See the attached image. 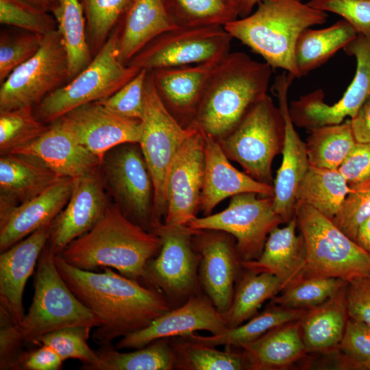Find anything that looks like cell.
Masks as SVG:
<instances>
[{"label": "cell", "mask_w": 370, "mask_h": 370, "mask_svg": "<svg viewBox=\"0 0 370 370\" xmlns=\"http://www.w3.org/2000/svg\"><path fill=\"white\" fill-rule=\"evenodd\" d=\"M247 271L236 286L230 309L223 314L228 329L256 315L265 301L284 289L282 282L275 275Z\"/></svg>", "instance_id": "obj_36"}, {"label": "cell", "mask_w": 370, "mask_h": 370, "mask_svg": "<svg viewBox=\"0 0 370 370\" xmlns=\"http://www.w3.org/2000/svg\"><path fill=\"white\" fill-rule=\"evenodd\" d=\"M101 361L99 370H171L175 358L169 338H161L130 352H121L111 344L96 351Z\"/></svg>", "instance_id": "obj_38"}, {"label": "cell", "mask_w": 370, "mask_h": 370, "mask_svg": "<svg viewBox=\"0 0 370 370\" xmlns=\"http://www.w3.org/2000/svg\"><path fill=\"white\" fill-rule=\"evenodd\" d=\"M57 120L101 162L112 148L140 138V120L121 116L97 101L81 105Z\"/></svg>", "instance_id": "obj_18"}, {"label": "cell", "mask_w": 370, "mask_h": 370, "mask_svg": "<svg viewBox=\"0 0 370 370\" xmlns=\"http://www.w3.org/2000/svg\"><path fill=\"white\" fill-rule=\"evenodd\" d=\"M295 216L306 251L304 276H323L347 282L370 275V254L333 221L312 206L297 201Z\"/></svg>", "instance_id": "obj_5"}, {"label": "cell", "mask_w": 370, "mask_h": 370, "mask_svg": "<svg viewBox=\"0 0 370 370\" xmlns=\"http://www.w3.org/2000/svg\"><path fill=\"white\" fill-rule=\"evenodd\" d=\"M73 178L62 177L34 198L0 217V251L50 224L66 205Z\"/></svg>", "instance_id": "obj_24"}, {"label": "cell", "mask_w": 370, "mask_h": 370, "mask_svg": "<svg viewBox=\"0 0 370 370\" xmlns=\"http://www.w3.org/2000/svg\"><path fill=\"white\" fill-rule=\"evenodd\" d=\"M355 242L366 251L368 250L370 245V216L359 227Z\"/></svg>", "instance_id": "obj_56"}, {"label": "cell", "mask_w": 370, "mask_h": 370, "mask_svg": "<svg viewBox=\"0 0 370 370\" xmlns=\"http://www.w3.org/2000/svg\"><path fill=\"white\" fill-rule=\"evenodd\" d=\"M307 310L286 308L271 303L268 308L247 320V322L235 328H229L223 333L210 336H201L192 333L180 338L212 347L223 345L225 348H241L275 328L299 320Z\"/></svg>", "instance_id": "obj_33"}, {"label": "cell", "mask_w": 370, "mask_h": 370, "mask_svg": "<svg viewBox=\"0 0 370 370\" xmlns=\"http://www.w3.org/2000/svg\"><path fill=\"white\" fill-rule=\"evenodd\" d=\"M121 19L119 59L125 65L156 36L178 27L164 0H132Z\"/></svg>", "instance_id": "obj_29"}, {"label": "cell", "mask_w": 370, "mask_h": 370, "mask_svg": "<svg viewBox=\"0 0 370 370\" xmlns=\"http://www.w3.org/2000/svg\"><path fill=\"white\" fill-rule=\"evenodd\" d=\"M204 137L205 169L200 210L204 216L212 214L222 201L237 194L256 193L263 196H273V186L257 181L236 169L217 140L206 135Z\"/></svg>", "instance_id": "obj_26"}, {"label": "cell", "mask_w": 370, "mask_h": 370, "mask_svg": "<svg viewBox=\"0 0 370 370\" xmlns=\"http://www.w3.org/2000/svg\"><path fill=\"white\" fill-rule=\"evenodd\" d=\"M345 19L323 29L307 28L299 36L294 58L301 77L321 66L357 36Z\"/></svg>", "instance_id": "obj_32"}, {"label": "cell", "mask_w": 370, "mask_h": 370, "mask_svg": "<svg viewBox=\"0 0 370 370\" xmlns=\"http://www.w3.org/2000/svg\"><path fill=\"white\" fill-rule=\"evenodd\" d=\"M338 170L352 189L370 184V143H356Z\"/></svg>", "instance_id": "obj_52"}, {"label": "cell", "mask_w": 370, "mask_h": 370, "mask_svg": "<svg viewBox=\"0 0 370 370\" xmlns=\"http://www.w3.org/2000/svg\"><path fill=\"white\" fill-rule=\"evenodd\" d=\"M51 12L66 53L69 77L72 79L93 59L86 40L83 4L79 0H58Z\"/></svg>", "instance_id": "obj_34"}, {"label": "cell", "mask_w": 370, "mask_h": 370, "mask_svg": "<svg viewBox=\"0 0 370 370\" xmlns=\"http://www.w3.org/2000/svg\"><path fill=\"white\" fill-rule=\"evenodd\" d=\"M55 262L70 290L101 321L92 334L93 341L99 346L146 328L171 309L160 291L110 268L99 273L82 270L60 255L55 256Z\"/></svg>", "instance_id": "obj_1"}, {"label": "cell", "mask_w": 370, "mask_h": 370, "mask_svg": "<svg viewBox=\"0 0 370 370\" xmlns=\"http://www.w3.org/2000/svg\"><path fill=\"white\" fill-rule=\"evenodd\" d=\"M44 35L28 32L0 38V82L17 67L33 57L40 49Z\"/></svg>", "instance_id": "obj_47"}, {"label": "cell", "mask_w": 370, "mask_h": 370, "mask_svg": "<svg viewBox=\"0 0 370 370\" xmlns=\"http://www.w3.org/2000/svg\"><path fill=\"white\" fill-rule=\"evenodd\" d=\"M347 282L336 278L304 276L274 296L271 303L294 309L317 307L336 294Z\"/></svg>", "instance_id": "obj_41"}, {"label": "cell", "mask_w": 370, "mask_h": 370, "mask_svg": "<svg viewBox=\"0 0 370 370\" xmlns=\"http://www.w3.org/2000/svg\"><path fill=\"white\" fill-rule=\"evenodd\" d=\"M154 232L161 247L147 264L142 280L164 294L169 304L184 302L198 294L199 256L193 241L195 230L188 225L161 223Z\"/></svg>", "instance_id": "obj_11"}, {"label": "cell", "mask_w": 370, "mask_h": 370, "mask_svg": "<svg viewBox=\"0 0 370 370\" xmlns=\"http://www.w3.org/2000/svg\"><path fill=\"white\" fill-rule=\"evenodd\" d=\"M0 22L41 35L57 29L53 16L25 0H0Z\"/></svg>", "instance_id": "obj_45"}, {"label": "cell", "mask_w": 370, "mask_h": 370, "mask_svg": "<svg viewBox=\"0 0 370 370\" xmlns=\"http://www.w3.org/2000/svg\"><path fill=\"white\" fill-rule=\"evenodd\" d=\"M132 0H82L92 52L97 53L118 25Z\"/></svg>", "instance_id": "obj_44"}, {"label": "cell", "mask_w": 370, "mask_h": 370, "mask_svg": "<svg viewBox=\"0 0 370 370\" xmlns=\"http://www.w3.org/2000/svg\"><path fill=\"white\" fill-rule=\"evenodd\" d=\"M219 61L151 70L160 98L184 127L190 126L208 80Z\"/></svg>", "instance_id": "obj_23"}, {"label": "cell", "mask_w": 370, "mask_h": 370, "mask_svg": "<svg viewBox=\"0 0 370 370\" xmlns=\"http://www.w3.org/2000/svg\"><path fill=\"white\" fill-rule=\"evenodd\" d=\"M66 79L67 56L56 29L44 35L37 53L1 84L0 112L38 105Z\"/></svg>", "instance_id": "obj_14"}, {"label": "cell", "mask_w": 370, "mask_h": 370, "mask_svg": "<svg viewBox=\"0 0 370 370\" xmlns=\"http://www.w3.org/2000/svg\"><path fill=\"white\" fill-rule=\"evenodd\" d=\"M51 223L1 253L0 308L16 325L21 323L25 314L23 305L24 289L48 243Z\"/></svg>", "instance_id": "obj_22"}, {"label": "cell", "mask_w": 370, "mask_h": 370, "mask_svg": "<svg viewBox=\"0 0 370 370\" xmlns=\"http://www.w3.org/2000/svg\"><path fill=\"white\" fill-rule=\"evenodd\" d=\"M350 123L356 143H370V95L350 119Z\"/></svg>", "instance_id": "obj_55"}, {"label": "cell", "mask_w": 370, "mask_h": 370, "mask_svg": "<svg viewBox=\"0 0 370 370\" xmlns=\"http://www.w3.org/2000/svg\"><path fill=\"white\" fill-rule=\"evenodd\" d=\"M9 153L38 158L60 177L75 178L99 169L101 160L79 144L58 121L32 141Z\"/></svg>", "instance_id": "obj_25"}, {"label": "cell", "mask_w": 370, "mask_h": 370, "mask_svg": "<svg viewBox=\"0 0 370 370\" xmlns=\"http://www.w3.org/2000/svg\"><path fill=\"white\" fill-rule=\"evenodd\" d=\"M258 195L256 193L235 195L223 210L196 217L187 225L193 230H214L230 234L236 240L241 262L256 260L271 231L284 223L273 209V197Z\"/></svg>", "instance_id": "obj_12"}, {"label": "cell", "mask_w": 370, "mask_h": 370, "mask_svg": "<svg viewBox=\"0 0 370 370\" xmlns=\"http://www.w3.org/2000/svg\"><path fill=\"white\" fill-rule=\"evenodd\" d=\"M355 58L356 73L342 97L333 105L324 101V93L317 89L291 103L289 113L294 124L309 130L342 123L353 118L370 95V39L358 34L343 49Z\"/></svg>", "instance_id": "obj_15"}, {"label": "cell", "mask_w": 370, "mask_h": 370, "mask_svg": "<svg viewBox=\"0 0 370 370\" xmlns=\"http://www.w3.org/2000/svg\"><path fill=\"white\" fill-rule=\"evenodd\" d=\"M64 360L52 348L45 345L26 352L22 369L25 370H58L62 367Z\"/></svg>", "instance_id": "obj_54"}, {"label": "cell", "mask_w": 370, "mask_h": 370, "mask_svg": "<svg viewBox=\"0 0 370 370\" xmlns=\"http://www.w3.org/2000/svg\"><path fill=\"white\" fill-rule=\"evenodd\" d=\"M107 193L99 169L73 178L70 198L51 223L47 243L54 255L96 224L110 203Z\"/></svg>", "instance_id": "obj_21"}, {"label": "cell", "mask_w": 370, "mask_h": 370, "mask_svg": "<svg viewBox=\"0 0 370 370\" xmlns=\"http://www.w3.org/2000/svg\"><path fill=\"white\" fill-rule=\"evenodd\" d=\"M256 6L248 16L226 24L225 29L272 69L301 77L294 58L297 40L304 29L325 23L327 12L301 0H260Z\"/></svg>", "instance_id": "obj_4"}, {"label": "cell", "mask_w": 370, "mask_h": 370, "mask_svg": "<svg viewBox=\"0 0 370 370\" xmlns=\"http://www.w3.org/2000/svg\"><path fill=\"white\" fill-rule=\"evenodd\" d=\"M346 303L349 318L370 325V275L347 283Z\"/></svg>", "instance_id": "obj_53"}, {"label": "cell", "mask_w": 370, "mask_h": 370, "mask_svg": "<svg viewBox=\"0 0 370 370\" xmlns=\"http://www.w3.org/2000/svg\"><path fill=\"white\" fill-rule=\"evenodd\" d=\"M160 247V238L154 232L130 221L110 202L96 224L58 255L70 265L82 270L114 269L140 282L147 263Z\"/></svg>", "instance_id": "obj_3"}, {"label": "cell", "mask_w": 370, "mask_h": 370, "mask_svg": "<svg viewBox=\"0 0 370 370\" xmlns=\"http://www.w3.org/2000/svg\"><path fill=\"white\" fill-rule=\"evenodd\" d=\"M193 241L199 256V286L223 314L231 306L242 267L236 241L230 234L214 230H195Z\"/></svg>", "instance_id": "obj_17"}, {"label": "cell", "mask_w": 370, "mask_h": 370, "mask_svg": "<svg viewBox=\"0 0 370 370\" xmlns=\"http://www.w3.org/2000/svg\"><path fill=\"white\" fill-rule=\"evenodd\" d=\"M60 177L31 156L7 153L0 158V217L38 196Z\"/></svg>", "instance_id": "obj_27"}, {"label": "cell", "mask_w": 370, "mask_h": 370, "mask_svg": "<svg viewBox=\"0 0 370 370\" xmlns=\"http://www.w3.org/2000/svg\"><path fill=\"white\" fill-rule=\"evenodd\" d=\"M352 190L338 169L310 166L298 184L295 197L332 220Z\"/></svg>", "instance_id": "obj_35"}, {"label": "cell", "mask_w": 370, "mask_h": 370, "mask_svg": "<svg viewBox=\"0 0 370 370\" xmlns=\"http://www.w3.org/2000/svg\"><path fill=\"white\" fill-rule=\"evenodd\" d=\"M120 31L118 23L92 62L69 83L42 100L36 115L39 120L51 123L81 105L108 98L140 72L119 59Z\"/></svg>", "instance_id": "obj_7"}, {"label": "cell", "mask_w": 370, "mask_h": 370, "mask_svg": "<svg viewBox=\"0 0 370 370\" xmlns=\"http://www.w3.org/2000/svg\"><path fill=\"white\" fill-rule=\"evenodd\" d=\"M25 1L47 12L56 5L58 0H25Z\"/></svg>", "instance_id": "obj_58"}, {"label": "cell", "mask_w": 370, "mask_h": 370, "mask_svg": "<svg viewBox=\"0 0 370 370\" xmlns=\"http://www.w3.org/2000/svg\"><path fill=\"white\" fill-rule=\"evenodd\" d=\"M284 120L279 107L265 95L247 112L238 125L218 141L230 160L238 162L245 173L273 186L271 165L282 153Z\"/></svg>", "instance_id": "obj_8"}, {"label": "cell", "mask_w": 370, "mask_h": 370, "mask_svg": "<svg viewBox=\"0 0 370 370\" xmlns=\"http://www.w3.org/2000/svg\"><path fill=\"white\" fill-rule=\"evenodd\" d=\"M25 344L18 325L5 310L0 308V369H22Z\"/></svg>", "instance_id": "obj_51"}, {"label": "cell", "mask_w": 370, "mask_h": 370, "mask_svg": "<svg viewBox=\"0 0 370 370\" xmlns=\"http://www.w3.org/2000/svg\"><path fill=\"white\" fill-rule=\"evenodd\" d=\"M164 3L180 27H224L239 18L240 0H164Z\"/></svg>", "instance_id": "obj_39"}, {"label": "cell", "mask_w": 370, "mask_h": 370, "mask_svg": "<svg viewBox=\"0 0 370 370\" xmlns=\"http://www.w3.org/2000/svg\"><path fill=\"white\" fill-rule=\"evenodd\" d=\"M370 216V184L353 189L332 219L347 236L355 241L360 225Z\"/></svg>", "instance_id": "obj_49"}, {"label": "cell", "mask_w": 370, "mask_h": 370, "mask_svg": "<svg viewBox=\"0 0 370 370\" xmlns=\"http://www.w3.org/2000/svg\"><path fill=\"white\" fill-rule=\"evenodd\" d=\"M336 349L340 351L343 366L370 369V325L349 317Z\"/></svg>", "instance_id": "obj_46"}, {"label": "cell", "mask_w": 370, "mask_h": 370, "mask_svg": "<svg viewBox=\"0 0 370 370\" xmlns=\"http://www.w3.org/2000/svg\"><path fill=\"white\" fill-rule=\"evenodd\" d=\"M204 135L194 129L175 156L166 181L163 223L187 225L197 217L204 179Z\"/></svg>", "instance_id": "obj_16"}, {"label": "cell", "mask_w": 370, "mask_h": 370, "mask_svg": "<svg viewBox=\"0 0 370 370\" xmlns=\"http://www.w3.org/2000/svg\"><path fill=\"white\" fill-rule=\"evenodd\" d=\"M294 78L286 71L275 77L273 85L284 117L285 130L281 153L282 160L273 181V204L274 210L284 223H288L295 216L297 188L310 166L306 143L301 140L294 128L288 106V90Z\"/></svg>", "instance_id": "obj_20"}, {"label": "cell", "mask_w": 370, "mask_h": 370, "mask_svg": "<svg viewBox=\"0 0 370 370\" xmlns=\"http://www.w3.org/2000/svg\"><path fill=\"white\" fill-rule=\"evenodd\" d=\"M99 174L108 194L123 214L134 223L153 232L154 186L138 143L119 145L103 156Z\"/></svg>", "instance_id": "obj_10"}, {"label": "cell", "mask_w": 370, "mask_h": 370, "mask_svg": "<svg viewBox=\"0 0 370 370\" xmlns=\"http://www.w3.org/2000/svg\"><path fill=\"white\" fill-rule=\"evenodd\" d=\"M48 126L37 118L32 106L0 112L1 154L32 141L45 132Z\"/></svg>", "instance_id": "obj_43"}, {"label": "cell", "mask_w": 370, "mask_h": 370, "mask_svg": "<svg viewBox=\"0 0 370 370\" xmlns=\"http://www.w3.org/2000/svg\"><path fill=\"white\" fill-rule=\"evenodd\" d=\"M144 112L138 141L154 186V217L156 225L166 212V181L178 150L193 128H185L168 111L156 90L153 73L147 70L143 91Z\"/></svg>", "instance_id": "obj_9"}, {"label": "cell", "mask_w": 370, "mask_h": 370, "mask_svg": "<svg viewBox=\"0 0 370 370\" xmlns=\"http://www.w3.org/2000/svg\"><path fill=\"white\" fill-rule=\"evenodd\" d=\"M367 251H368V252L369 253V254H370V245H369V249H368Z\"/></svg>", "instance_id": "obj_59"}, {"label": "cell", "mask_w": 370, "mask_h": 370, "mask_svg": "<svg viewBox=\"0 0 370 370\" xmlns=\"http://www.w3.org/2000/svg\"><path fill=\"white\" fill-rule=\"evenodd\" d=\"M260 0H240L239 18H243L251 13Z\"/></svg>", "instance_id": "obj_57"}, {"label": "cell", "mask_w": 370, "mask_h": 370, "mask_svg": "<svg viewBox=\"0 0 370 370\" xmlns=\"http://www.w3.org/2000/svg\"><path fill=\"white\" fill-rule=\"evenodd\" d=\"M356 143L350 119L339 124L312 128L306 142L310 166L338 169Z\"/></svg>", "instance_id": "obj_37"}, {"label": "cell", "mask_w": 370, "mask_h": 370, "mask_svg": "<svg viewBox=\"0 0 370 370\" xmlns=\"http://www.w3.org/2000/svg\"><path fill=\"white\" fill-rule=\"evenodd\" d=\"M227 329L223 314L207 296L198 293L162 314L146 328L122 337L116 349H136L161 338L182 337L202 330L215 335Z\"/></svg>", "instance_id": "obj_19"}, {"label": "cell", "mask_w": 370, "mask_h": 370, "mask_svg": "<svg viewBox=\"0 0 370 370\" xmlns=\"http://www.w3.org/2000/svg\"><path fill=\"white\" fill-rule=\"evenodd\" d=\"M241 348L249 369L254 370L283 369L307 353L299 320L275 328Z\"/></svg>", "instance_id": "obj_30"}, {"label": "cell", "mask_w": 370, "mask_h": 370, "mask_svg": "<svg viewBox=\"0 0 370 370\" xmlns=\"http://www.w3.org/2000/svg\"><path fill=\"white\" fill-rule=\"evenodd\" d=\"M307 4L341 16L358 34L370 39V0H309Z\"/></svg>", "instance_id": "obj_50"}, {"label": "cell", "mask_w": 370, "mask_h": 370, "mask_svg": "<svg viewBox=\"0 0 370 370\" xmlns=\"http://www.w3.org/2000/svg\"><path fill=\"white\" fill-rule=\"evenodd\" d=\"M283 227L273 229L256 260L241 262L242 268L254 272H268L280 279L284 288L304 277L306 251L303 236L296 234L294 216Z\"/></svg>", "instance_id": "obj_28"}, {"label": "cell", "mask_w": 370, "mask_h": 370, "mask_svg": "<svg viewBox=\"0 0 370 370\" xmlns=\"http://www.w3.org/2000/svg\"><path fill=\"white\" fill-rule=\"evenodd\" d=\"M91 329L89 326L62 328L39 336L32 344L50 347L64 361L77 359L83 363V369L99 370L101 361L88 344Z\"/></svg>", "instance_id": "obj_42"}, {"label": "cell", "mask_w": 370, "mask_h": 370, "mask_svg": "<svg viewBox=\"0 0 370 370\" xmlns=\"http://www.w3.org/2000/svg\"><path fill=\"white\" fill-rule=\"evenodd\" d=\"M147 72V70L141 69L116 92L97 102L121 116L141 120L144 112L143 91Z\"/></svg>", "instance_id": "obj_48"}, {"label": "cell", "mask_w": 370, "mask_h": 370, "mask_svg": "<svg viewBox=\"0 0 370 370\" xmlns=\"http://www.w3.org/2000/svg\"><path fill=\"white\" fill-rule=\"evenodd\" d=\"M346 285L324 303L308 309L299 320L307 352H328L338 346L349 318Z\"/></svg>", "instance_id": "obj_31"}, {"label": "cell", "mask_w": 370, "mask_h": 370, "mask_svg": "<svg viewBox=\"0 0 370 370\" xmlns=\"http://www.w3.org/2000/svg\"><path fill=\"white\" fill-rule=\"evenodd\" d=\"M175 369L184 370H243L249 369L243 352L231 348L221 351L216 347L190 342L181 338L172 344Z\"/></svg>", "instance_id": "obj_40"}, {"label": "cell", "mask_w": 370, "mask_h": 370, "mask_svg": "<svg viewBox=\"0 0 370 370\" xmlns=\"http://www.w3.org/2000/svg\"><path fill=\"white\" fill-rule=\"evenodd\" d=\"M232 39L221 26L178 27L156 36L127 65L154 70L219 61L230 53Z\"/></svg>", "instance_id": "obj_13"}, {"label": "cell", "mask_w": 370, "mask_h": 370, "mask_svg": "<svg viewBox=\"0 0 370 370\" xmlns=\"http://www.w3.org/2000/svg\"><path fill=\"white\" fill-rule=\"evenodd\" d=\"M48 243L38 261L34 293L28 312L18 325L25 344L51 332L73 326L99 328L101 321L70 290L58 272Z\"/></svg>", "instance_id": "obj_6"}, {"label": "cell", "mask_w": 370, "mask_h": 370, "mask_svg": "<svg viewBox=\"0 0 370 370\" xmlns=\"http://www.w3.org/2000/svg\"><path fill=\"white\" fill-rule=\"evenodd\" d=\"M272 69L244 52H230L213 69L189 127L217 141L225 138L267 95Z\"/></svg>", "instance_id": "obj_2"}]
</instances>
